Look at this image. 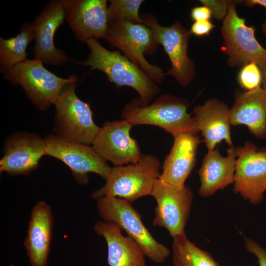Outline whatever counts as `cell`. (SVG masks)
Wrapping results in <instances>:
<instances>
[{"label":"cell","mask_w":266,"mask_h":266,"mask_svg":"<svg viewBox=\"0 0 266 266\" xmlns=\"http://www.w3.org/2000/svg\"><path fill=\"white\" fill-rule=\"evenodd\" d=\"M151 196L156 202L153 225L166 229L172 238L185 233L194 198L190 188L171 185L159 178Z\"/></svg>","instance_id":"obj_10"},{"label":"cell","mask_w":266,"mask_h":266,"mask_svg":"<svg viewBox=\"0 0 266 266\" xmlns=\"http://www.w3.org/2000/svg\"><path fill=\"white\" fill-rule=\"evenodd\" d=\"M53 217L50 205L38 200L30 218L25 248L31 266H47L52 238Z\"/></svg>","instance_id":"obj_19"},{"label":"cell","mask_w":266,"mask_h":266,"mask_svg":"<svg viewBox=\"0 0 266 266\" xmlns=\"http://www.w3.org/2000/svg\"><path fill=\"white\" fill-rule=\"evenodd\" d=\"M262 30L264 34H266V20H265L262 26Z\"/></svg>","instance_id":"obj_33"},{"label":"cell","mask_w":266,"mask_h":266,"mask_svg":"<svg viewBox=\"0 0 266 266\" xmlns=\"http://www.w3.org/2000/svg\"><path fill=\"white\" fill-rule=\"evenodd\" d=\"M161 163L155 156L142 155L135 163L111 167L104 185L94 191L92 197L97 200L107 196L131 202L151 196L156 181L160 175Z\"/></svg>","instance_id":"obj_3"},{"label":"cell","mask_w":266,"mask_h":266,"mask_svg":"<svg viewBox=\"0 0 266 266\" xmlns=\"http://www.w3.org/2000/svg\"><path fill=\"white\" fill-rule=\"evenodd\" d=\"M173 239V266H219L208 252L191 242L185 233Z\"/></svg>","instance_id":"obj_24"},{"label":"cell","mask_w":266,"mask_h":266,"mask_svg":"<svg viewBox=\"0 0 266 266\" xmlns=\"http://www.w3.org/2000/svg\"><path fill=\"white\" fill-rule=\"evenodd\" d=\"M43 64L38 58L26 59L4 73L5 79L13 85H21L30 100L41 111L55 104L63 88L78 80L74 74L67 78L59 77Z\"/></svg>","instance_id":"obj_4"},{"label":"cell","mask_w":266,"mask_h":266,"mask_svg":"<svg viewBox=\"0 0 266 266\" xmlns=\"http://www.w3.org/2000/svg\"><path fill=\"white\" fill-rule=\"evenodd\" d=\"M244 241L245 249L257 258L259 266H266V249L252 239L245 237Z\"/></svg>","instance_id":"obj_28"},{"label":"cell","mask_w":266,"mask_h":266,"mask_svg":"<svg viewBox=\"0 0 266 266\" xmlns=\"http://www.w3.org/2000/svg\"><path fill=\"white\" fill-rule=\"evenodd\" d=\"M242 1L235 0L229 6L221 29L224 42L222 50L232 66L254 63L261 69L266 68V49L256 39L255 28L247 26L245 19L237 14L236 4Z\"/></svg>","instance_id":"obj_8"},{"label":"cell","mask_w":266,"mask_h":266,"mask_svg":"<svg viewBox=\"0 0 266 266\" xmlns=\"http://www.w3.org/2000/svg\"><path fill=\"white\" fill-rule=\"evenodd\" d=\"M133 126L124 119L105 122L93 140L92 147L114 166L137 162L142 154L137 141L130 135Z\"/></svg>","instance_id":"obj_13"},{"label":"cell","mask_w":266,"mask_h":266,"mask_svg":"<svg viewBox=\"0 0 266 266\" xmlns=\"http://www.w3.org/2000/svg\"><path fill=\"white\" fill-rule=\"evenodd\" d=\"M108 7V19H118L133 24H143L138 10L142 0H111Z\"/></svg>","instance_id":"obj_25"},{"label":"cell","mask_w":266,"mask_h":266,"mask_svg":"<svg viewBox=\"0 0 266 266\" xmlns=\"http://www.w3.org/2000/svg\"><path fill=\"white\" fill-rule=\"evenodd\" d=\"M44 139L46 155L54 157L67 166L79 184L88 183V174L90 172L107 179L111 167L92 146L55 134H49Z\"/></svg>","instance_id":"obj_11"},{"label":"cell","mask_w":266,"mask_h":266,"mask_svg":"<svg viewBox=\"0 0 266 266\" xmlns=\"http://www.w3.org/2000/svg\"><path fill=\"white\" fill-rule=\"evenodd\" d=\"M261 69L262 73L263 88L266 90V68Z\"/></svg>","instance_id":"obj_32"},{"label":"cell","mask_w":266,"mask_h":266,"mask_svg":"<svg viewBox=\"0 0 266 266\" xmlns=\"http://www.w3.org/2000/svg\"><path fill=\"white\" fill-rule=\"evenodd\" d=\"M93 230L106 242L109 266H146L145 255L141 248L131 237L124 235L117 225L98 221Z\"/></svg>","instance_id":"obj_21"},{"label":"cell","mask_w":266,"mask_h":266,"mask_svg":"<svg viewBox=\"0 0 266 266\" xmlns=\"http://www.w3.org/2000/svg\"><path fill=\"white\" fill-rule=\"evenodd\" d=\"M244 5L248 7L258 5L266 8V0H247L245 1Z\"/></svg>","instance_id":"obj_31"},{"label":"cell","mask_w":266,"mask_h":266,"mask_svg":"<svg viewBox=\"0 0 266 266\" xmlns=\"http://www.w3.org/2000/svg\"><path fill=\"white\" fill-rule=\"evenodd\" d=\"M230 113L231 125H245L256 137L266 138V90L264 88L236 92Z\"/></svg>","instance_id":"obj_20"},{"label":"cell","mask_w":266,"mask_h":266,"mask_svg":"<svg viewBox=\"0 0 266 266\" xmlns=\"http://www.w3.org/2000/svg\"><path fill=\"white\" fill-rule=\"evenodd\" d=\"M65 19L62 0H51L32 23L34 40L33 53L35 58L43 63L58 66L69 60L65 52L56 47L54 40L56 31Z\"/></svg>","instance_id":"obj_16"},{"label":"cell","mask_w":266,"mask_h":266,"mask_svg":"<svg viewBox=\"0 0 266 266\" xmlns=\"http://www.w3.org/2000/svg\"><path fill=\"white\" fill-rule=\"evenodd\" d=\"M46 155L45 139L27 132L18 133L5 141L3 155L0 161L1 172L9 175H26L37 168Z\"/></svg>","instance_id":"obj_15"},{"label":"cell","mask_w":266,"mask_h":266,"mask_svg":"<svg viewBox=\"0 0 266 266\" xmlns=\"http://www.w3.org/2000/svg\"><path fill=\"white\" fill-rule=\"evenodd\" d=\"M85 42L90 50L89 58L85 61L75 62L76 64L104 72L117 86L133 88L138 93L140 102L149 104L159 88L146 72L119 52L104 48L97 38H90Z\"/></svg>","instance_id":"obj_1"},{"label":"cell","mask_w":266,"mask_h":266,"mask_svg":"<svg viewBox=\"0 0 266 266\" xmlns=\"http://www.w3.org/2000/svg\"><path fill=\"white\" fill-rule=\"evenodd\" d=\"M173 138V145L165 159L159 179L182 186L195 166L200 141L198 133H180Z\"/></svg>","instance_id":"obj_17"},{"label":"cell","mask_w":266,"mask_h":266,"mask_svg":"<svg viewBox=\"0 0 266 266\" xmlns=\"http://www.w3.org/2000/svg\"><path fill=\"white\" fill-rule=\"evenodd\" d=\"M235 149L233 191L251 203L257 204L266 192V147L258 148L247 141Z\"/></svg>","instance_id":"obj_12"},{"label":"cell","mask_w":266,"mask_h":266,"mask_svg":"<svg viewBox=\"0 0 266 266\" xmlns=\"http://www.w3.org/2000/svg\"><path fill=\"white\" fill-rule=\"evenodd\" d=\"M200 1L211 11L212 15L218 20H224L229 6L235 0H200Z\"/></svg>","instance_id":"obj_27"},{"label":"cell","mask_w":266,"mask_h":266,"mask_svg":"<svg viewBox=\"0 0 266 266\" xmlns=\"http://www.w3.org/2000/svg\"><path fill=\"white\" fill-rule=\"evenodd\" d=\"M96 200L97 210L102 220L117 225L137 243L145 256L157 264L164 263L169 257V249L153 236L132 202L107 196Z\"/></svg>","instance_id":"obj_5"},{"label":"cell","mask_w":266,"mask_h":266,"mask_svg":"<svg viewBox=\"0 0 266 266\" xmlns=\"http://www.w3.org/2000/svg\"><path fill=\"white\" fill-rule=\"evenodd\" d=\"M215 27L209 20L195 21L191 26L190 32L198 36L207 35Z\"/></svg>","instance_id":"obj_29"},{"label":"cell","mask_w":266,"mask_h":266,"mask_svg":"<svg viewBox=\"0 0 266 266\" xmlns=\"http://www.w3.org/2000/svg\"><path fill=\"white\" fill-rule=\"evenodd\" d=\"M141 18L143 24L152 30L156 42L163 46L170 59L171 67L166 75L172 76L183 87L189 85L196 74L194 63L187 53L191 34L190 31L179 21H175L170 26L164 27L151 14H143Z\"/></svg>","instance_id":"obj_9"},{"label":"cell","mask_w":266,"mask_h":266,"mask_svg":"<svg viewBox=\"0 0 266 266\" xmlns=\"http://www.w3.org/2000/svg\"><path fill=\"white\" fill-rule=\"evenodd\" d=\"M76 82L66 84L55 103V129L58 136L84 144H92L100 128L94 122L89 104L75 93Z\"/></svg>","instance_id":"obj_7"},{"label":"cell","mask_w":266,"mask_h":266,"mask_svg":"<svg viewBox=\"0 0 266 266\" xmlns=\"http://www.w3.org/2000/svg\"><path fill=\"white\" fill-rule=\"evenodd\" d=\"M188 106L184 99L163 94L151 104L143 105L138 99L133 100L125 106L121 115L133 126H158L173 137L184 133L198 134L195 119L187 112Z\"/></svg>","instance_id":"obj_2"},{"label":"cell","mask_w":266,"mask_h":266,"mask_svg":"<svg viewBox=\"0 0 266 266\" xmlns=\"http://www.w3.org/2000/svg\"><path fill=\"white\" fill-rule=\"evenodd\" d=\"M105 40L122 51L156 83H161L166 73L152 65L144 55L153 54L158 45L152 30L142 24H133L118 19H108Z\"/></svg>","instance_id":"obj_6"},{"label":"cell","mask_w":266,"mask_h":266,"mask_svg":"<svg viewBox=\"0 0 266 266\" xmlns=\"http://www.w3.org/2000/svg\"><path fill=\"white\" fill-rule=\"evenodd\" d=\"M34 39L32 23L25 22L20 27V33L16 36L0 38V70L5 73L17 64L27 59L26 50Z\"/></svg>","instance_id":"obj_23"},{"label":"cell","mask_w":266,"mask_h":266,"mask_svg":"<svg viewBox=\"0 0 266 266\" xmlns=\"http://www.w3.org/2000/svg\"><path fill=\"white\" fill-rule=\"evenodd\" d=\"M240 85L247 91L259 88L262 83V73L261 68L254 63L243 66L238 74Z\"/></svg>","instance_id":"obj_26"},{"label":"cell","mask_w":266,"mask_h":266,"mask_svg":"<svg viewBox=\"0 0 266 266\" xmlns=\"http://www.w3.org/2000/svg\"><path fill=\"white\" fill-rule=\"evenodd\" d=\"M66 19L80 42L103 38L108 27V7L105 0H62Z\"/></svg>","instance_id":"obj_14"},{"label":"cell","mask_w":266,"mask_h":266,"mask_svg":"<svg viewBox=\"0 0 266 266\" xmlns=\"http://www.w3.org/2000/svg\"><path fill=\"white\" fill-rule=\"evenodd\" d=\"M211 15L210 10L204 5L195 6L191 11V17L195 21L209 20Z\"/></svg>","instance_id":"obj_30"},{"label":"cell","mask_w":266,"mask_h":266,"mask_svg":"<svg viewBox=\"0 0 266 266\" xmlns=\"http://www.w3.org/2000/svg\"><path fill=\"white\" fill-rule=\"evenodd\" d=\"M193 113L208 150L215 149L222 141L229 147L233 146L230 131V109L226 104L216 99H210L196 106Z\"/></svg>","instance_id":"obj_18"},{"label":"cell","mask_w":266,"mask_h":266,"mask_svg":"<svg viewBox=\"0 0 266 266\" xmlns=\"http://www.w3.org/2000/svg\"><path fill=\"white\" fill-rule=\"evenodd\" d=\"M236 154L233 146L227 150V156H222L218 149L208 150L199 170L200 180L199 194L209 197L216 192L233 183Z\"/></svg>","instance_id":"obj_22"}]
</instances>
